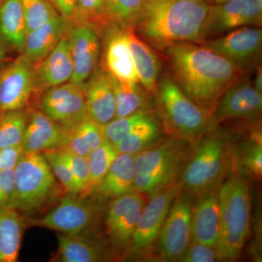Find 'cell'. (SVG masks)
<instances>
[{"instance_id": "obj_1", "label": "cell", "mask_w": 262, "mask_h": 262, "mask_svg": "<svg viewBox=\"0 0 262 262\" xmlns=\"http://www.w3.org/2000/svg\"><path fill=\"white\" fill-rule=\"evenodd\" d=\"M164 51L176 83L210 117L226 90L241 76V68L204 46L179 42Z\"/></svg>"}, {"instance_id": "obj_2", "label": "cell", "mask_w": 262, "mask_h": 262, "mask_svg": "<svg viewBox=\"0 0 262 262\" xmlns=\"http://www.w3.org/2000/svg\"><path fill=\"white\" fill-rule=\"evenodd\" d=\"M210 0H146L134 29L159 50L179 42L203 43Z\"/></svg>"}, {"instance_id": "obj_3", "label": "cell", "mask_w": 262, "mask_h": 262, "mask_svg": "<svg viewBox=\"0 0 262 262\" xmlns=\"http://www.w3.org/2000/svg\"><path fill=\"white\" fill-rule=\"evenodd\" d=\"M15 192L10 208L21 212L41 209L56 195V178L41 152H24L14 168Z\"/></svg>"}, {"instance_id": "obj_4", "label": "cell", "mask_w": 262, "mask_h": 262, "mask_svg": "<svg viewBox=\"0 0 262 262\" xmlns=\"http://www.w3.org/2000/svg\"><path fill=\"white\" fill-rule=\"evenodd\" d=\"M185 155L183 142L170 140L134 155V191L152 194L173 182Z\"/></svg>"}, {"instance_id": "obj_5", "label": "cell", "mask_w": 262, "mask_h": 262, "mask_svg": "<svg viewBox=\"0 0 262 262\" xmlns=\"http://www.w3.org/2000/svg\"><path fill=\"white\" fill-rule=\"evenodd\" d=\"M155 93L164 120L174 133L192 139L206 130L210 115L188 97L173 79L164 77Z\"/></svg>"}, {"instance_id": "obj_6", "label": "cell", "mask_w": 262, "mask_h": 262, "mask_svg": "<svg viewBox=\"0 0 262 262\" xmlns=\"http://www.w3.org/2000/svg\"><path fill=\"white\" fill-rule=\"evenodd\" d=\"M225 138L213 134L198 146L186 165L183 185L193 194H205L220 180L227 160Z\"/></svg>"}, {"instance_id": "obj_7", "label": "cell", "mask_w": 262, "mask_h": 262, "mask_svg": "<svg viewBox=\"0 0 262 262\" xmlns=\"http://www.w3.org/2000/svg\"><path fill=\"white\" fill-rule=\"evenodd\" d=\"M68 194L34 225L61 233L81 234L96 223L103 206L100 200Z\"/></svg>"}, {"instance_id": "obj_8", "label": "cell", "mask_w": 262, "mask_h": 262, "mask_svg": "<svg viewBox=\"0 0 262 262\" xmlns=\"http://www.w3.org/2000/svg\"><path fill=\"white\" fill-rule=\"evenodd\" d=\"M38 110L65 128L89 115L84 84L72 82L55 86L41 93Z\"/></svg>"}, {"instance_id": "obj_9", "label": "cell", "mask_w": 262, "mask_h": 262, "mask_svg": "<svg viewBox=\"0 0 262 262\" xmlns=\"http://www.w3.org/2000/svg\"><path fill=\"white\" fill-rule=\"evenodd\" d=\"M221 230L248 236L251 199L247 183L237 174L226 181L218 192Z\"/></svg>"}, {"instance_id": "obj_10", "label": "cell", "mask_w": 262, "mask_h": 262, "mask_svg": "<svg viewBox=\"0 0 262 262\" xmlns=\"http://www.w3.org/2000/svg\"><path fill=\"white\" fill-rule=\"evenodd\" d=\"M180 189V184L171 182L155 192L149 203L144 205L129 245L130 250L142 251L156 241Z\"/></svg>"}, {"instance_id": "obj_11", "label": "cell", "mask_w": 262, "mask_h": 262, "mask_svg": "<svg viewBox=\"0 0 262 262\" xmlns=\"http://www.w3.org/2000/svg\"><path fill=\"white\" fill-rule=\"evenodd\" d=\"M33 66L21 54L0 69V113L25 108L35 94Z\"/></svg>"}, {"instance_id": "obj_12", "label": "cell", "mask_w": 262, "mask_h": 262, "mask_svg": "<svg viewBox=\"0 0 262 262\" xmlns=\"http://www.w3.org/2000/svg\"><path fill=\"white\" fill-rule=\"evenodd\" d=\"M144 205L145 199L142 193L132 191L114 198L108 206L106 232L117 251L129 247Z\"/></svg>"}, {"instance_id": "obj_13", "label": "cell", "mask_w": 262, "mask_h": 262, "mask_svg": "<svg viewBox=\"0 0 262 262\" xmlns=\"http://www.w3.org/2000/svg\"><path fill=\"white\" fill-rule=\"evenodd\" d=\"M261 21L262 4L258 0H230L213 4L207 20L205 41L241 27L260 26Z\"/></svg>"}, {"instance_id": "obj_14", "label": "cell", "mask_w": 262, "mask_h": 262, "mask_svg": "<svg viewBox=\"0 0 262 262\" xmlns=\"http://www.w3.org/2000/svg\"><path fill=\"white\" fill-rule=\"evenodd\" d=\"M262 95L247 77H239L219 100L209 124L216 125L232 119L254 118L261 113Z\"/></svg>"}, {"instance_id": "obj_15", "label": "cell", "mask_w": 262, "mask_h": 262, "mask_svg": "<svg viewBox=\"0 0 262 262\" xmlns=\"http://www.w3.org/2000/svg\"><path fill=\"white\" fill-rule=\"evenodd\" d=\"M261 45V29L256 27H241L203 42V46L232 62L241 70L258 58Z\"/></svg>"}, {"instance_id": "obj_16", "label": "cell", "mask_w": 262, "mask_h": 262, "mask_svg": "<svg viewBox=\"0 0 262 262\" xmlns=\"http://www.w3.org/2000/svg\"><path fill=\"white\" fill-rule=\"evenodd\" d=\"M67 36L73 63L70 82L84 84L98 67L101 55L100 36L88 24L71 22Z\"/></svg>"}, {"instance_id": "obj_17", "label": "cell", "mask_w": 262, "mask_h": 262, "mask_svg": "<svg viewBox=\"0 0 262 262\" xmlns=\"http://www.w3.org/2000/svg\"><path fill=\"white\" fill-rule=\"evenodd\" d=\"M191 202L181 198L173 203L159 234L160 251L163 258L180 260L192 237Z\"/></svg>"}, {"instance_id": "obj_18", "label": "cell", "mask_w": 262, "mask_h": 262, "mask_svg": "<svg viewBox=\"0 0 262 262\" xmlns=\"http://www.w3.org/2000/svg\"><path fill=\"white\" fill-rule=\"evenodd\" d=\"M101 36L104 37L101 67L117 80L139 82L129 46L127 29L111 23Z\"/></svg>"}, {"instance_id": "obj_19", "label": "cell", "mask_w": 262, "mask_h": 262, "mask_svg": "<svg viewBox=\"0 0 262 262\" xmlns=\"http://www.w3.org/2000/svg\"><path fill=\"white\" fill-rule=\"evenodd\" d=\"M35 94L70 82L73 63L67 34L42 61L33 66Z\"/></svg>"}, {"instance_id": "obj_20", "label": "cell", "mask_w": 262, "mask_h": 262, "mask_svg": "<svg viewBox=\"0 0 262 262\" xmlns=\"http://www.w3.org/2000/svg\"><path fill=\"white\" fill-rule=\"evenodd\" d=\"M88 113L94 121L103 125L116 116V102L110 74L97 67L84 83Z\"/></svg>"}, {"instance_id": "obj_21", "label": "cell", "mask_w": 262, "mask_h": 262, "mask_svg": "<svg viewBox=\"0 0 262 262\" xmlns=\"http://www.w3.org/2000/svg\"><path fill=\"white\" fill-rule=\"evenodd\" d=\"M67 130L39 110L28 113L21 144L25 152H44L65 145Z\"/></svg>"}, {"instance_id": "obj_22", "label": "cell", "mask_w": 262, "mask_h": 262, "mask_svg": "<svg viewBox=\"0 0 262 262\" xmlns=\"http://www.w3.org/2000/svg\"><path fill=\"white\" fill-rule=\"evenodd\" d=\"M70 21L58 14L46 24L27 33L23 54L33 64L42 61L64 37Z\"/></svg>"}, {"instance_id": "obj_23", "label": "cell", "mask_w": 262, "mask_h": 262, "mask_svg": "<svg viewBox=\"0 0 262 262\" xmlns=\"http://www.w3.org/2000/svg\"><path fill=\"white\" fill-rule=\"evenodd\" d=\"M221 229L218 192L205 193L192 211L191 229L192 239L208 246H214Z\"/></svg>"}, {"instance_id": "obj_24", "label": "cell", "mask_w": 262, "mask_h": 262, "mask_svg": "<svg viewBox=\"0 0 262 262\" xmlns=\"http://www.w3.org/2000/svg\"><path fill=\"white\" fill-rule=\"evenodd\" d=\"M127 34L139 82L146 91L154 93L159 78V58L154 50L136 34L134 28L127 29Z\"/></svg>"}, {"instance_id": "obj_25", "label": "cell", "mask_w": 262, "mask_h": 262, "mask_svg": "<svg viewBox=\"0 0 262 262\" xmlns=\"http://www.w3.org/2000/svg\"><path fill=\"white\" fill-rule=\"evenodd\" d=\"M134 155L118 153L94 192L105 198H115L134 191Z\"/></svg>"}, {"instance_id": "obj_26", "label": "cell", "mask_w": 262, "mask_h": 262, "mask_svg": "<svg viewBox=\"0 0 262 262\" xmlns=\"http://www.w3.org/2000/svg\"><path fill=\"white\" fill-rule=\"evenodd\" d=\"M27 26L20 0L0 2V39L7 48L21 54Z\"/></svg>"}, {"instance_id": "obj_27", "label": "cell", "mask_w": 262, "mask_h": 262, "mask_svg": "<svg viewBox=\"0 0 262 262\" xmlns=\"http://www.w3.org/2000/svg\"><path fill=\"white\" fill-rule=\"evenodd\" d=\"M58 249L53 261L98 262L105 258L103 250L96 243L81 234L57 233Z\"/></svg>"}, {"instance_id": "obj_28", "label": "cell", "mask_w": 262, "mask_h": 262, "mask_svg": "<svg viewBox=\"0 0 262 262\" xmlns=\"http://www.w3.org/2000/svg\"><path fill=\"white\" fill-rule=\"evenodd\" d=\"M24 230L19 211L11 208H0V262L18 261Z\"/></svg>"}, {"instance_id": "obj_29", "label": "cell", "mask_w": 262, "mask_h": 262, "mask_svg": "<svg viewBox=\"0 0 262 262\" xmlns=\"http://www.w3.org/2000/svg\"><path fill=\"white\" fill-rule=\"evenodd\" d=\"M67 140L63 148L74 154L86 157L104 141L102 125L94 121L89 115L75 125L66 128Z\"/></svg>"}, {"instance_id": "obj_30", "label": "cell", "mask_w": 262, "mask_h": 262, "mask_svg": "<svg viewBox=\"0 0 262 262\" xmlns=\"http://www.w3.org/2000/svg\"><path fill=\"white\" fill-rule=\"evenodd\" d=\"M110 77L116 102L115 117H125L145 110L147 98L145 90L141 89L139 82H122Z\"/></svg>"}, {"instance_id": "obj_31", "label": "cell", "mask_w": 262, "mask_h": 262, "mask_svg": "<svg viewBox=\"0 0 262 262\" xmlns=\"http://www.w3.org/2000/svg\"><path fill=\"white\" fill-rule=\"evenodd\" d=\"M160 135V128L154 117L150 115L122 141L115 145L118 153L136 155L153 146Z\"/></svg>"}, {"instance_id": "obj_32", "label": "cell", "mask_w": 262, "mask_h": 262, "mask_svg": "<svg viewBox=\"0 0 262 262\" xmlns=\"http://www.w3.org/2000/svg\"><path fill=\"white\" fill-rule=\"evenodd\" d=\"M117 155L118 152L115 146L104 140L101 145L90 151L89 154L86 156L90 175L86 196L94 192L95 189L106 175Z\"/></svg>"}, {"instance_id": "obj_33", "label": "cell", "mask_w": 262, "mask_h": 262, "mask_svg": "<svg viewBox=\"0 0 262 262\" xmlns=\"http://www.w3.org/2000/svg\"><path fill=\"white\" fill-rule=\"evenodd\" d=\"M27 120L24 108L0 113V149L21 144Z\"/></svg>"}, {"instance_id": "obj_34", "label": "cell", "mask_w": 262, "mask_h": 262, "mask_svg": "<svg viewBox=\"0 0 262 262\" xmlns=\"http://www.w3.org/2000/svg\"><path fill=\"white\" fill-rule=\"evenodd\" d=\"M70 22L88 24L100 37L112 23L106 13L105 0H77L75 16Z\"/></svg>"}, {"instance_id": "obj_35", "label": "cell", "mask_w": 262, "mask_h": 262, "mask_svg": "<svg viewBox=\"0 0 262 262\" xmlns=\"http://www.w3.org/2000/svg\"><path fill=\"white\" fill-rule=\"evenodd\" d=\"M145 2L146 0H105L110 21L125 29H134Z\"/></svg>"}, {"instance_id": "obj_36", "label": "cell", "mask_w": 262, "mask_h": 262, "mask_svg": "<svg viewBox=\"0 0 262 262\" xmlns=\"http://www.w3.org/2000/svg\"><path fill=\"white\" fill-rule=\"evenodd\" d=\"M150 115L146 110H141L127 116L115 117L113 120L102 125L103 138L114 146L116 145Z\"/></svg>"}, {"instance_id": "obj_37", "label": "cell", "mask_w": 262, "mask_h": 262, "mask_svg": "<svg viewBox=\"0 0 262 262\" xmlns=\"http://www.w3.org/2000/svg\"><path fill=\"white\" fill-rule=\"evenodd\" d=\"M42 154L48 160L55 177L61 182L66 192L73 195H80V186L77 184L61 148L48 150Z\"/></svg>"}, {"instance_id": "obj_38", "label": "cell", "mask_w": 262, "mask_h": 262, "mask_svg": "<svg viewBox=\"0 0 262 262\" xmlns=\"http://www.w3.org/2000/svg\"><path fill=\"white\" fill-rule=\"evenodd\" d=\"M23 9L27 33L46 24L59 14L48 0H20Z\"/></svg>"}, {"instance_id": "obj_39", "label": "cell", "mask_w": 262, "mask_h": 262, "mask_svg": "<svg viewBox=\"0 0 262 262\" xmlns=\"http://www.w3.org/2000/svg\"><path fill=\"white\" fill-rule=\"evenodd\" d=\"M248 236L221 230L214 246L217 259L232 261L239 257Z\"/></svg>"}, {"instance_id": "obj_40", "label": "cell", "mask_w": 262, "mask_h": 262, "mask_svg": "<svg viewBox=\"0 0 262 262\" xmlns=\"http://www.w3.org/2000/svg\"><path fill=\"white\" fill-rule=\"evenodd\" d=\"M252 137L248 145L245 146L241 162L248 172L260 179L262 174L261 136L259 133L254 132Z\"/></svg>"}, {"instance_id": "obj_41", "label": "cell", "mask_w": 262, "mask_h": 262, "mask_svg": "<svg viewBox=\"0 0 262 262\" xmlns=\"http://www.w3.org/2000/svg\"><path fill=\"white\" fill-rule=\"evenodd\" d=\"M61 149L77 184L80 186V196H86L90 182L89 169L86 157L74 154L64 148H61Z\"/></svg>"}, {"instance_id": "obj_42", "label": "cell", "mask_w": 262, "mask_h": 262, "mask_svg": "<svg viewBox=\"0 0 262 262\" xmlns=\"http://www.w3.org/2000/svg\"><path fill=\"white\" fill-rule=\"evenodd\" d=\"M217 259L214 246L196 242L193 239L183 253L180 261L184 262H213Z\"/></svg>"}, {"instance_id": "obj_43", "label": "cell", "mask_w": 262, "mask_h": 262, "mask_svg": "<svg viewBox=\"0 0 262 262\" xmlns=\"http://www.w3.org/2000/svg\"><path fill=\"white\" fill-rule=\"evenodd\" d=\"M14 192V169L0 172V208L11 207Z\"/></svg>"}, {"instance_id": "obj_44", "label": "cell", "mask_w": 262, "mask_h": 262, "mask_svg": "<svg viewBox=\"0 0 262 262\" xmlns=\"http://www.w3.org/2000/svg\"><path fill=\"white\" fill-rule=\"evenodd\" d=\"M24 152L22 144L0 149V172L14 169Z\"/></svg>"}, {"instance_id": "obj_45", "label": "cell", "mask_w": 262, "mask_h": 262, "mask_svg": "<svg viewBox=\"0 0 262 262\" xmlns=\"http://www.w3.org/2000/svg\"><path fill=\"white\" fill-rule=\"evenodd\" d=\"M53 4L58 13L70 21L75 16L77 0H53Z\"/></svg>"}, {"instance_id": "obj_46", "label": "cell", "mask_w": 262, "mask_h": 262, "mask_svg": "<svg viewBox=\"0 0 262 262\" xmlns=\"http://www.w3.org/2000/svg\"><path fill=\"white\" fill-rule=\"evenodd\" d=\"M253 86L258 92L262 93V70L261 67H258L256 69V73L255 75V80L253 81Z\"/></svg>"}, {"instance_id": "obj_47", "label": "cell", "mask_w": 262, "mask_h": 262, "mask_svg": "<svg viewBox=\"0 0 262 262\" xmlns=\"http://www.w3.org/2000/svg\"><path fill=\"white\" fill-rule=\"evenodd\" d=\"M8 59V50L0 39V65L4 63Z\"/></svg>"}, {"instance_id": "obj_48", "label": "cell", "mask_w": 262, "mask_h": 262, "mask_svg": "<svg viewBox=\"0 0 262 262\" xmlns=\"http://www.w3.org/2000/svg\"><path fill=\"white\" fill-rule=\"evenodd\" d=\"M213 4H220V3H225V2L230 1V0H210Z\"/></svg>"}, {"instance_id": "obj_49", "label": "cell", "mask_w": 262, "mask_h": 262, "mask_svg": "<svg viewBox=\"0 0 262 262\" xmlns=\"http://www.w3.org/2000/svg\"><path fill=\"white\" fill-rule=\"evenodd\" d=\"M48 1L50 3H51V4L53 5V6H54V4H53V0H48Z\"/></svg>"}, {"instance_id": "obj_50", "label": "cell", "mask_w": 262, "mask_h": 262, "mask_svg": "<svg viewBox=\"0 0 262 262\" xmlns=\"http://www.w3.org/2000/svg\"><path fill=\"white\" fill-rule=\"evenodd\" d=\"M2 1H3V0H0V2H2Z\"/></svg>"}]
</instances>
